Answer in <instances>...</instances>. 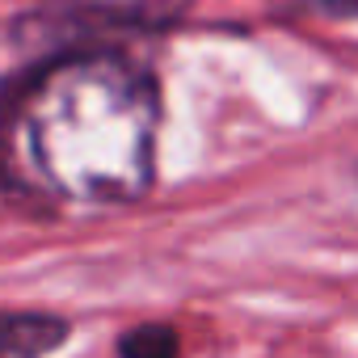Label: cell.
<instances>
[{"label": "cell", "mask_w": 358, "mask_h": 358, "mask_svg": "<svg viewBox=\"0 0 358 358\" xmlns=\"http://www.w3.org/2000/svg\"><path fill=\"white\" fill-rule=\"evenodd\" d=\"M17 127L30 169L59 199L122 207L156 182L160 101L152 80L114 55H76L43 72Z\"/></svg>", "instance_id": "obj_1"}, {"label": "cell", "mask_w": 358, "mask_h": 358, "mask_svg": "<svg viewBox=\"0 0 358 358\" xmlns=\"http://www.w3.org/2000/svg\"><path fill=\"white\" fill-rule=\"evenodd\" d=\"M64 337L68 320L55 312H0V358H47Z\"/></svg>", "instance_id": "obj_2"}, {"label": "cell", "mask_w": 358, "mask_h": 358, "mask_svg": "<svg viewBox=\"0 0 358 358\" xmlns=\"http://www.w3.org/2000/svg\"><path fill=\"white\" fill-rule=\"evenodd\" d=\"M177 333L169 324H135L118 337V358H177Z\"/></svg>", "instance_id": "obj_3"}, {"label": "cell", "mask_w": 358, "mask_h": 358, "mask_svg": "<svg viewBox=\"0 0 358 358\" xmlns=\"http://www.w3.org/2000/svg\"><path fill=\"white\" fill-rule=\"evenodd\" d=\"M303 5L324 17H358V0H303Z\"/></svg>", "instance_id": "obj_4"}]
</instances>
